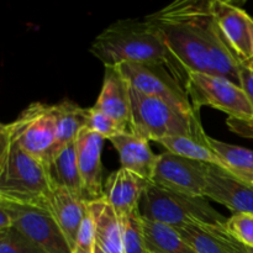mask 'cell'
I'll use <instances>...</instances> for the list:
<instances>
[{
  "label": "cell",
  "instance_id": "obj_1",
  "mask_svg": "<svg viewBox=\"0 0 253 253\" xmlns=\"http://www.w3.org/2000/svg\"><path fill=\"white\" fill-rule=\"evenodd\" d=\"M146 17L160 31L169 54V72L183 86L190 72L240 84L242 66L215 21L210 0H177Z\"/></svg>",
  "mask_w": 253,
  "mask_h": 253
},
{
  "label": "cell",
  "instance_id": "obj_2",
  "mask_svg": "<svg viewBox=\"0 0 253 253\" xmlns=\"http://www.w3.org/2000/svg\"><path fill=\"white\" fill-rule=\"evenodd\" d=\"M89 52L104 67L121 63L163 64L169 71V54L157 27L143 20H119L95 37Z\"/></svg>",
  "mask_w": 253,
  "mask_h": 253
},
{
  "label": "cell",
  "instance_id": "obj_3",
  "mask_svg": "<svg viewBox=\"0 0 253 253\" xmlns=\"http://www.w3.org/2000/svg\"><path fill=\"white\" fill-rule=\"evenodd\" d=\"M51 190L46 163L0 135V199L46 207Z\"/></svg>",
  "mask_w": 253,
  "mask_h": 253
},
{
  "label": "cell",
  "instance_id": "obj_4",
  "mask_svg": "<svg viewBox=\"0 0 253 253\" xmlns=\"http://www.w3.org/2000/svg\"><path fill=\"white\" fill-rule=\"evenodd\" d=\"M131 132L148 141L178 136H197L205 132L200 116H189L165 100L146 95L130 86Z\"/></svg>",
  "mask_w": 253,
  "mask_h": 253
},
{
  "label": "cell",
  "instance_id": "obj_5",
  "mask_svg": "<svg viewBox=\"0 0 253 253\" xmlns=\"http://www.w3.org/2000/svg\"><path fill=\"white\" fill-rule=\"evenodd\" d=\"M140 212L145 219L175 230L194 222L224 226L227 220L210 205L207 198L172 192L152 183L143 194Z\"/></svg>",
  "mask_w": 253,
  "mask_h": 253
},
{
  "label": "cell",
  "instance_id": "obj_6",
  "mask_svg": "<svg viewBox=\"0 0 253 253\" xmlns=\"http://www.w3.org/2000/svg\"><path fill=\"white\" fill-rule=\"evenodd\" d=\"M193 108L199 113L203 106L217 109L229 116L230 128L253 123V106L240 84L224 77L190 72L184 84Z\"/></svg>",
  "mask_w": 253,
  "mask_h": 253
},
{
  "label": "cell",
  "instance_id": "obj_7",
  "mask_svg": "<svg viewBox=\"0 0 253 253\" xmlns=\"http://www.w3.org/2000/svg\"><path fill=\"white\" fill-rule=\"evenodd\" d=\"M0 135L6 136L27 153L47 163L56 142L53 105L40 101L30 104L14 121L0 126Z\"/></svg>",
  "mask_w": 253,
  "mask_h": 253
},
{
  "label": "cell",
  "instance_id": "obj_8",
  "mask_svg": "<svg viewBox=\"0 0 253 253\" xmlns=\"http://www.w3.org/2000/svg\"><path fill=\"white\" fill-rule=\"evenodd\" d=\"M128 85L146 95L165 100L189 116H199L194 110L185 88L163 64L121 63L116 66Z\"/></svg>",
  "mask_w": 253,
  "mask_h": 253
},
{
  "label": "cell",
  "instance_id": "obj_9",
  "mask_svg": "<svg viewBox=\"0 0 253 253\" xmlns=\"http://www.w3.org/2000/svg\"><path fill=\"white\" fill-rule=\"evenodd\" d=\"M0 207L9 212L15 229L46 253H72L66 236L46 207L17 204L2 199Z\"/></svg>",
  "mask_w": 253,
  "mask_h": 253
},
{
  "label": "cell",
  "instance_id": "obj_10",
  "mask_svg": "<svg viewBox=\"0 0 253 253\" xmlns=\"http://www.w3.org/2000/svg\"><path fill=\"white\" fill-rule=\"evenodd\" d=\"M208 167V163L166 151L158 155L151 183L172 192L205 198Z\"/></svg>",
  "mask_w": 253,
  "mask_h": 253
},
{
  "label": "cell",
  "instance_id": "obj_11",
  "mask_svg": "<svg viewBox=\"0 0 253 253\" xmlns=\"http://www.w3.org/2000/svg\"><path fill=\"white\" fill-rule=\"evenodd\" d=\"M212 15L232 54L241 66H250L253 57V19L234 2L210 0Z\"/></svg>",
  "mask_w": 253,
  "mask_h": 253
},
{
  "label": "cell",
  "instance_id": "obj_12",
  "mask_svg": "<svg viewBox=\"0 0 253 253\" xmlns=\"http://www.w3.org/2000/svg\"><path fill=\"white\" fill-rule=\"evenodd\" d=\"M205 198L224 205L232 214H253V185L219 166L208 167Z\"/></svg>",
  "mask_w": 253,
  "mask_h": 253
},
{
  "label": "cell",
  "instance_id": "obj_13",
  "mask_svg": "<svg viewBox=\"0 0 253 253\" xmlns=\"http://www.w3.org/2000/svg\"><path fill=\"white\" fill-rule=\"evenodd\" d=\"M103 136L84 127L76 138L77 161L83 182L85 202L98 200L104 197L103 182Z\"/></svg>",
  "mask_w": 253,
  "mask_h": 253
},
{
  "label": "cell",
  "instance_id": "obj_14",
  "mask_svg": "<svg viewBox=\"0 0 253 253\" xmlns=\"http://www.w3.org/2000/svg\"><path fill=\"white\" fill-rule=\"evenodd\" d=\"M151 182L140 175L119 168L104 182V199L110 203L119 217L140 211L143 194Z\"/></svg>",
  "mask_w": 253,
  "mask_h": 253
},
{
  "label": "cell",
  "instance_id": "obj_15",
  "mask_svg": "<svg viewBox=\"0 0 253 253\" xmlns=\"http://www.w3.org/2000/svg\"><path fill=\"white\" fill-rule=\"evenodd\" d=\"M177 231L197 253H252L221 225L194 222Z\"/></svg>",
  "mask_w": 253,
  "mask_h": 253
},
{
  "label": "cell",
  "instance_id": "obj_16",
  "mask_svg": "<svg viewBox=\"0 0 253 253\" xmlns=\"http://www.w3.org/2000/svg\"><path fill=\"white\" fill-rule=\"evenodd\" d=\"M118 152L121 167L151 182L155 173L158 155H155L150 141L127 131L109 140Z\"/></svg>",
  "mask_w": 253,
  "mask_h": 253
},
{
  "label": "cell",
  "instance_id": "obj_17",
  "mask_svg": "<svg viewBox=\"0 0 253 253\" xmlns=\"http://www.w3.org/2000/svg\"><path fill=\"white\" fill-rule=\"evenodd\" d=\"M94 108L108 114L130 128V85L116 67H106L100 94Z\"/></svg>",
  "mask_w": 253,
  "mask_h": 253
},
{
  "label": "cell",
  "instance_id": "obj_18",
  "mask_svg": "<svg viewBox=\"0 0 253 253\" xmlns=\"http://www.w3.org/2000/svg\"><path fill=\"white\" fill-rule=\"evenodd\" d=\"M88 210L93 217L95 232L94 253H125L123 240V227L114 208L106 199L86 202Z\"/></svg>",
  "mask_w": 253,
  "mask_h": 253
},
{
  "label": "cell",
  "instance_id": "obj_19",
  "mask_svg": "<svg viewBox=\"0 0 253 253\" xmlns=\"http://www.w3.org/2000/svg\"><path fill=\"white\" fill-rule=\"evenodd\" d=\"M46 208L53 215L69 246L73 249L78 230L88 211L86 202L77 198L64 188L53 185L47 198Z\"/></svg>",
  "mask_w": 253,
  "mask_h": 253
},
{
  "label": "cell",
  "instance_id": "obj_20",
  "mask_svg": "<svg viewBox=\"0 0 253 253\" xmlns=\"http://www.w3.org/2000/svg\"><path fill=\"white\" fill-rule=\"evenodd\" d=\"M46 166L51 178L52 187L56 185V187L64 188L79 199L85 200L83 182L77 161L76 141L54 153Z\"/></svg>",
  "mask_w": 253,
  "mask_h": 253
},
{
  "label": "cell",
  "instance_id": "obj_21",
  "mask_svg": "<svg viewBox=\"0 0 253 253\" xmlns=\"http://www.w3.org/2000/svg\"><path fill=\"white\" fill-rule=\"evenodd\" d=\"M53 108L56 115V142L51 157L76 141L78 133L86 127L88 118V108H82L69 99L53 104Z\"/></svg>",
  "mask_w": 253,
  "mask_h": 253
},
{
  "label": "cell",
  "instance_id": "obj_22",
  "mask_svg": "<svg viewBox=\"0 0 253 253\" xmlns=\"http://www.w3.org/2000/svg\"><path fill=\"white\" fill-rule=\"evenodd\" d=\"M158 143L162 145L168 152L208 165L219 166L222 169L227 170L226 163L221 156L211 147L210 136L205 132L197 136H178V137L165 138Z\"/></svg>",
  "mask_w": 253,
  "mask_h": 253
},
{
  "label": "cell",
  "instance_id": "obj_23",
  "mask_svg": "<svg viewBox=\"0 0 253 253\" xmlns=\"http://www.w3.org/2000/svg\"><path fill=\"white\" fill-rule=\"evenodd\" d=\"M147 253H197L173 227L142 217Z\"/></svg>",
  "mask_w": 253,
  "mask_h": 253
},
{
  "label": "cell",
  "instance_id": "obj_24",
  "mask_svg": "<svg viewBox=\"0 0 253 253\" xmlns=\"http://www.w3.org/2000/svg\"><path fill=\"white\" fill-rule=\"evenodd\" d=\"M210 145L227 166V172L237 179L253 185V151L210 137Z\"/></svg>",
  "mask_w": 253,
  "mask_h": 253
},
{
  "label": "cell",
  "instance_id": "obj_25",
  "mask_svg": "<svg viewBox=\"0 0 253 253\" xmlns=\"http://www.w3.org/2000/svg\"><path fill=\"white\" fill-rule=\"evenodd\" d=\"M123 227V240L125 253H147L143 234L142 215L135 211L126 216L119 217Z\"/></svg>",
  "mask_w": 253,
  "mask_h": 253
},
{
  "label": "cell",
  "instance_id": "obj_26",
  "mask_svg": "<svg viewBox=\"0 0 253 253\" xmlns=\"http://www.w3.org/2000/svg\"><path fill=\"white\" fill-rule=\"evenodd\" d=\"M86 128H89L93 132L103 136L104 138L115 137L124 132L130 131V128L124 124L119 123L114 118H111L108 114L98 110L96 108H88V118H86Z\"/></svg>",
  "mask_w": 253,
  "mask_h": 253
},
{
  "label": "cell",
  "instance_id": "obj_27",
  "mask_svg": "<svg viewBox=\"0 0 253 253\" xmlns=\"http://www.w3.org/2000/svg\"><path fill=\"white\" fill-rule=\"evenodd\" d=\"M0 253H46L15 227L0 232Z\"/></svg>",
  "mask_w": 253,
  "mask_h": 253
},
{
  "label": "cell",
  "instance_id": "obj_28",
  "mask_svg": "<svg viewBox=\"0 0 253 253\" xmlns=\"http://www.w3.org/2000/svg\"><path fill=\"white\" fill-rule=\"evenodd\" d=\"M224 227L237 241L253 251V214H232Z\"/></svg>",
  "mask_w": 253,
  "mask_h": 253
},
{
  "label": "cell",
  "instance_id": "obj_29",
  "mask_svg": "<svg viewBox=\"0 0 253 253\" xmlns=\"http://www.w3.org/2000/svg\"><path fill=\"white\" fill-rule=\"evenodd\" d=\"M94 251H95V232H94L93 217L88 210L78 230L72 253H94Z\"/></svg>",
  "mask_w": 253,
  "mask_h": 253
},
{
  "label": "cell",
  "instance_id": "obj_30",
  "mask_svg": "<svg viewBox=\"0 0 253 253\" xmlns=\"http://www.w3.org/2000/svg\"><path fill=\"white\" fill-rule=\"evenodd\" d=\"M240 85L244 88L246 91L247 96L251 100L253 106V69L247 66H242L241 71H240ZM232 132L237 133L240 136H245V137L253 138V123L249 125L236 126V127L230 128Z\"/></svg>",
  "mask_w": 253,
  "mask_h": 253
},
{
  "label": "cell",
  "instance_id": "obj_31",
  "mask_svg": "<svg viewBox=\"0 0 253 253\" xmlns=\"http://www.w3.org/2000/svg\"><path fill=\"white\" fill-rule=\"evenodd\" d=\"M11 227H14L11 216L4 208L0 207V232L10 230Z\"/></svg>",
  "mask_w": 253,
  "mask_h": 253
},
{
  "label": "cell",
  "instance_id": "obj_32",
  "mask_svg": "<svg viewBox=\"0 0 253 253\" xmlns=\"http://www.w3.org/2000/svg\"><path fill=\"white\" fill-rule=\"evenodd\" d=\"M247 67H250V68L253 69V57H252V61H251V63H250V66H247Z\"/></svg>",
  "mask_w": 253,
  "mask_h": 253
},
{
  "label": "cell",
  "instance_id": "obj_33",
  "mask_svg": "<svg viewBox=\"0 0 253 253\" xmlns=\"http://www.w3.org/2000/svg\"><path fill=\"white\" fill-rule=\"evenodd\" d=\"M252 253H253V251H252Z\"/></svg>",
  "mask_w": 253,
  "mask_h": 253
}]
</instances>
